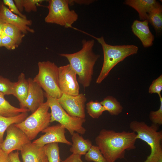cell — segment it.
<instances>
[{
    "label": "cell",
    "mask_w": 162,
    "mask_h": 162,
    "mask_svg": "<svg viewBox=\"0 0 162 162\" xmlns=\"http://www.w3.org/2000/svg\"><path fill=\"white\" fill-rule=\"evenodd\" d=\"M100 102L106 111L112 115H118L122 111L123 107L120 103L112 96H107Z\"/></svg>",
    "instance_id": "7402d4cb"
},
{
    "label": "cell",
    "mask_w": 162,
    "mask_h": 162,
    "mask_svg": "<svg viewBox=\"0 0 162 162\" xmlns=\"http://www.w3.org/2000/svg\"><path fill=\"white\" fill-rule=\"evenodd\" d=\"M44 95L51 110L50 123L54 121L58 122L71 135L75 132L81 134H85L86 130L83 124L86 122L85 118L70 116L62 107L57 99L45 93Z\"/></svg>",
    "instance_id": "8992f818"
},
{
    "label": "cell",
    "mask_w": 162,
    "mask_h": 162,
    "mask_svg": "<svg viewBox=\"0 0 162 162\" xmlns=\"http://www.w3.org/2000/svg\"><path fill=\"white\" fill-rule=\"evenodd\" d=\"M82 162H83V161H82Z\"/></svg>",
    "instance_id": "74e56055"
},
{
    "label": "cell",
    "mask_w": 162,
    "mask_h": 162,
    "mask_svg": "<svg viewBox=\"0 0 162 162\" xmlns=\"http://www.w3.org/2000/svg\"><path fill=\"white\" fill-rule=\"evenodd\" d=\"M20 151L23 162H48L44 146L39 147L31 142Z\"/></svg>",
    "instance_id": "2e32d148"
},
{
    "label": "cell",
    "mask_w": 162,
    "mask_h": 162,
    "mask_svg": "<svg viewBox=\"0 0 162 162\" xmlns=\"http://www.w3.org/2000/svg\"><path fill=\"white\" fill-rule=\"evenodd\" d=\"M0 162H11L9 154L0 148Z\"/></svg>",
    "instance_id": "d590c367"
},
{
    "label": "cell",
    "mask_w": 162,
    "mask_h": 162,
    "mask_svg": "<svg viewBox=\"0 0 162 162\" xmlns=\"http://www.w3.org/2000/svg\"><path fill=\"white\" fill-rule=\"evenodd\" d=\"M6 130V137L0 144V148L8 154L15 150L21 151L26 145L31 142L26 134L14 124L11 125Z\"/></svg>",
    "instance_id": "9c48e42d"
},
{
    "label": "cell",
    "mask_w": 162,
    "mask_h": 162,
    "mask_svg": "<svg viewBox=\"0 0 162 162\" xmlns=\"http://www.w3.org/2000/svg\"><path fill=\"white\" fill-rule=\"evenodd\" d=\"M2 31L3 33L12 39L19 45L25 36L19 28L11 24L3 22Z\"/></svg>",
    "instance_id": "cb8c5ba5"
},
{
    "label": "cell",
    "mask_w": 162,
    "mask_h": 162,
    "mask_svg": "<svg viewBox=\"0 0 162 162\" xmlns=\"http://www.w3.org/2000/svg\"><path fill=\"white\" fill-rule=\"evenodd\" d=\"M3 4L7 6L10 10L13 13L24 18H27L26 16L22 14L18 9L14 1L13 0H3Z\"/></svg>",
    "instance_id": "d6a6232c"
},
{
    "label": "cell",
    "mask_w": 162,
    "mask_h": 162,
    "mask_svg": "<svg viewBox=\"0 0 162 162\" xmlns=\"http://www.w3.org/2000/svg\"><path fill=\"white\" fill-rule=\"evenodd\" d=\"M28 116V112H22L11 117H5L0 116V144L3 141L5 131L8 127L13 124L21 123Z\"/></svg>",
    "instance_id": "44dd1931"
},
{
    "label": "cell",
    "mask_w": 162,
    "mask_h": 162,
    "mask_svg": "<svg viewBox=\"0 0 162 162\" xmlns=\"http://www.w3.org/2000/svg\"><path fill=\"white\" fill-rule=\"evenodd\" d=\"M44 0H23L24 9L27 12H36L37 6Z\"/></svg>",
    "instance_id": "4dcf8cb0"
},
{
    "label": "cell",
    "mask_w": 162,
    "mask_h": 162,
    "mask_svg": "<svg viewBox=\"0 0 162 162\" xmlns=\"http://www.w3.org/2000/svg\"><path fill=\"white\" fill-rule=\"evenodd\" d=\"M147 20L152 26L156 34H160L162 30V6L152 11L148 14Z\"/></svg>",
    "instance_id": "603a6c76"
},
{
    "label": "cell",
    "mask_w": 162,
    "mask_h": 162,
    "mask_svg": "<svg viewBox=\"0 0 162 162\" xmlns=\"http://www.w3.org/2000/svg\"><path fill=\"white\" fill-rule=\"evenodd\" d=\"M147 20H134L131 26L132 31L141 42L144 47H149L153 44L154 36L150 31Z\"/></svg>",
    "instance_id": "9a60e30c"
},
{
    "label": "cell",
    "mask_w": 162,
    "mask_h": 162,
    "mask_svg": "<svg viewBox=\"0 0 162 162\" xmlns=\"http://www.w3.org/2000/svg\"><path fill=\"white\" fill-rule=\"evenodd\" d=\"M82 47L73 53L59 55L65 57L69 64L78 76V81L84 88L89 86L92 80L94 68L100 56L93 51L94 41L83 40Z\"/></svg>",
    "instance_id": "7a4b0ae2"
},
{
    "label": "cell",
    "mask_w": 162,
    "mask_h": 162,
    "mask_svg": "<svg viewBox=\"0 0 162 162\" xmlns=\"http://www.w3.org/2000/svg\"><path fill=\"white\" fill-rule=\"evenodd\" d=\"M49 108L48 103L44 102L22 122L14 124L31 141L36 137L39 133L49 126L51 120Z\"/></svg>",
    "instance_id": "52a82bcc"
},
{
    "label": "cell",
    "mask_w": 162,
    "mask_h": 162,
    "mask_svg": "<svg viewBox=\"0 0 162 162\" xmlns=\"http://www.w3.org/2000/svg\"><path fill=\"white\" fill-rule=\"evenodd\" d=\"M19 152L17 151L15 152H12L9 154L11 162H21L20 159Z\"/></svg>",
    "instance_id": "e575fe53"
},
{
    "label": "cell",
    "mask_w": 162,
    "mask_h": 162,
    "mask_svg": "<svg viewBox=\"0 0 162 162\" xmlns=\"http://www.w3.org/2000/svg\"><path fill=\"white\" fill-rule=\"evenodd\" d=\"M48 162H61L59 148L57 143H51L44 146Z\"/></svg>",
    "instance_id": "d4e9b609"
},
{
    "label": "cell",
    "mask_w": 162,
    "mask_h": 162,
    "mask_svg": "<svg viewBox=\"0 0 162 162\" xmlns=\"http://www.w3.org/2000/svg\"><path fill=\"white\" fill-rule=\"evenodd\" d=\"M1 37L2 46L4 47L8 50H14L19 45L15 41L3 32Z\"/></svg>",
    "instance_id": "1f68e13d"
},
{
    "label": "cell",
    "mask_w": 162,
    "mask_h": 162,
    "mask_svg": "<svg viewBox=\"0 0 162 162\" xmlns=\"http://www.w3.org/2000/svg\"><path fill=\"white\" fill-rule=\"evenodd\" d=\"M124 3L135 9L142 21L147 20L148 14L152 11L161 6L155 0H126Z\"/></svg>",
    "instance_id": "e0dca14e"
},
{
    "label": "cell",
    "mask_w": 162,
    "mask_h": 162,
    "mask_svg": "<svg viewBox=\"0 0 162 162\" xmlns=\"http://www.w3.org/2000/svg\"><path fill=\"white\" fill-rule=\"evenodd\" d=\"M29 89L28 79L25 74L21 73L18 77L17 81L14 82L12 94L18 100L20 108H21L27 96Z\"/></svg>",
    "instance_id": "ac0fdd59"
},
{
    "label": "cell",
    "mask_w": 162,
    "mask_h": 162,
    "mask_svg": "<svg viewBox=\"0 0 162 162\" xmlns=\"http://www.w3.org/2000/svg\"><path fill=\"white\" fill-rule=\"evenodd\" d=\"M130 128L136 134V139L146 142L151 148V153L143 162H162V131L159 126H148L144 122L134 121L130 124Z\"/></svg>",
    "instance_id": "277c9868"
},
{
    "label": "cell",
    "mask_w": 162,
    "mask_h": 162,
    "mask_svg": "<svg viewBox=\"0 0 162 162\" xmlns=\"http://www.w3.org/2000/svg\"><path fill=\"white\" fill-rule=\"evenodd\" d=\"M63 108L70 116L85 118V104L87 98L83 94L76 96L63 93L57 99Z\"/></svg>",
    "instance_id": "8fae6325"
},
{
    "label": "cell",
    "mask_w": 162,
    "mask_h": 162,
    "mask_svg": "<svg viewBox=\"0 0 162 162\" xmlns=\"http://www.w3.org/2000/svg\"><path fill=\"white\" fill-rule=\"evenodd\" d=\"M0 20L15 26L25 34L28 32H34V30L29 26L32 24L31 20L13 13L2 3L0 4Z\"/></svg>",
    "instance_id": "5bb4252c"
},
{
    "label": "cell",
    "mask_w": 162,
    "mask_h": 162,
    "mask_svg": "<svg viewBox=\"0 0 162 162\" xmlns=\"http://www.w3.org/2000/svg\"><path fill=\"white\" fill-rule=\"evenodd\" d=\"M85 159L88 162H107L97 146H91L85 155Z\"/></svg>",
    "instance_id": "4316f807"
},
{
    "label": "cell",
    "mask_w": 162,
    "mask_h": 162,
    "mask_svg": "<svg viewBox=\"0 0 162 162\" xmlns=\"http://www.w3.org/2000/svg\"><path fill=\"white\" fill-rule=\"evenodd\" d=\"M5 95L0 92V116L11 117L22 112L29 111L26 109L17 108L11 105L4 98Z\"/></svg>",
    "instance_id": "ffe728a7"
},
{
    "label": "cell",
    "mask_w": 162,
    "mask_h": 162,
    "mask_svg": "<svg viewBox=\"0 0 162 162\" xmlns=\"http://www.w3.org/2000/svg\"><path fill=\"white\" fill-rule=\"evenodd\" d=\"M28 80L29 84L28 92L21 108L27 109L32 113L44 103L45 93L32 79L29 78Z\"/></svg>",
    "instance_id": "4fadbf2b"
},
{
    "label": "cell",
    "mask_w": 162,
    "mask_h": 162,
    "mask_svg": "<svg viewBox=\"0 0 162 162\" xmlns=\"http://www.w3.org/2000/svg\"><path fill=\"white\" fill-rule=\"evenodd\" d=\"M136 134L133 131L102 129L95 140L107 162H116L124 158L126 150L136 148Z\"/></svg>",
    "instance_id": "6da1fadb"
},
{
    "label": "cell",
    "mask_w": 162,
    "mask_h": 162,
    "mask_svg": "<svg viewBox=\"0 0 162 162\" xmlns=\"http://www.w3.org/2000/svg\"><path fill=\"white\" fill-rule=\"evenodd\" d=\"M71 136L72 143L70 151L72 154L85 155L92 145V141L88 139H85L76 132Z\"/></svg>",
    "instance_id": "d6986e66"
},
{
    "label": "cell",
    "mask_w": 162,
    "mask_h": 162,
    "mask_svg": "<svg viewBox=\"0 0 162 162\" xmlns=\"http://www.w3.org/2000/svg\"><path fill=\"white\" fill-rule=\"evenodd\" d=\"M87 113L94 118H98L101 116L105 110L100 102L90 101L86 104Z\"/></svg>",
    "instance_id": "484cf974"
},
{
    "label": "cell",
    "mask_w": 162,
    "mask_h": 162,
    "mask_svg": "<svg viewBox=\"0 0 162 162\" xmlns=\"http://www.w3.org/2000/svg\"><path fill=\"white\" fill-rule=\"evenodd\" d=\"M14 2L19 10L21 12L24 9L23 0H14Z\"/></svg>",
    "instance_id": "8d00e7d4"
},
{
    "label": "cell",
    "mask_w": 162,
    "mask_h": 162,
    "mask_svg": "<svg viewBox=\"0 0 162 162\" xmlns=\"http://www.w3.org/2000/svg\"><path fill=\"white\" fill-rule=\"evenodd\" d=\"M48 2L49 12L45 18V22L56 24L65 28L72 27L78 16L74 10L70 9V1L50 0Z\"/></svg>",
    "instance_id": "ba28073f"
},
{
    "label": "cell",
    "mask_w": 162,
    "mask_h": 162,
    "mask_svg": "<svg viewBox=\"0 0 162 162\" xmlns=\"http://www.w3.org/2000/svg\"><path fill=\"white\" fill-rule=\"evenodd\" d=\"M76 75L69 64L59 67L58 84L63 93L73 96L79 94Z\"/></svg>",
    "instance_id": "30bf717a"
},
{
    "label": "cell",
    "mask_w": 162,
    "mask_h": 162,
    "mask_svg": "<svg viewBox=\"0 0 162 162\" xmlns=\"http://www.w3.org/2000/svg\"><path fill=\"white\" fill-rule=\"evenodd\" d=\"M162 90V75L154 80L150 85L148 89V92L150 94L157 93L159 97L161 96V92Z\"/></svg>",
    "instance_id": "f546056e"
},
{
    "label": "cell",
    "mask_w": 162,
    "mask_h": 162,
    "mask_svg": "<svg viewBox=\"0 0 162 162\" xmlns=\"http://www.w3.org/2000/svg\"><path fill=\"white\" fill-rule=\"evenodd\" d=\"M14 82L0 76V92L5 95H12Z\"/></svg>",
    "instance_id": "83f0119b"
},
{
    "label": "cell",
    "mask_w": 162,
    "mask_h": 162,
    "mask_svg": "<svg viewBox=\"0 0 162 162\" xmlns=\"http://www.w3.org/2000/svg\"><path fill=\"white\" fill-rule=\"evenodd\" d=\"M65 129L59 124L49 126L41 132L44 134L32 143L39 147H43L47 144L53 143H61L71 146L72 143L65 137Z\"/></svg>",
    "instance_id": "7c38bea8"
},
{
    "label": "cell",
    "mask_w": 162,
    "mask_h": 162,
    "mask_svg": "<svg viewBox=\"0 0 162 162\" xmlns=\"http://www.w3.org/2000/svg\"><path fill=\"white\" fill-rule=\"evenodd\" d=\"M93 37L101 45L104 54L102 67L96 81L97 83L100 84L118 64L127 57L136 54L138 47L133 45H112L107 44L103 37Z\"/></svg>",
    "instance_id": "3957f363"
},
{
    "label": "cell",
    "mask_w": 162,
    "mask_h": 162,
    "mask_svg": "<svg viewBox=\"0 0 162 162\" xmlns=\"http://www.w3.org/2000/svg\"><path fill=\"white\" fill-rule=\"evenodd\" d=\"M160 104L159 109L156 111H151L149 114V118L152 124L160 126L162 124V97H159Z\"/></svg>",
    "instance_id": "f1b7e54d"
},
{
    "label": "cell",
    "mask_w": 162,
    "mask_h": 162,
    "mask_svg": "<svg viewBox=\"0 0 162 162\" xmlns=\"http://www.w3.org/2000/svg\"><path fill=\"white\" fill-rule=\"evenodd\" d=\"M38 72L33 80L48 95L57 99L63 93L58 84L59 67L50 61L39 62Z\"/></svg>",
    "instance_id": "5b68a950"
},
{
    "label": "cell",
    "mask_w": 162,
    "mask_h": 162,
    "mask_svg": "<svg viewBox=\"0 0 162 162\" xmlns=\"http://www.w3.org/2000/svg\"><path fill=\"white\" fill-rule=\"evenodd\" d=\"M81 155L72 154L61 162H82Z\"/></svg>",
    "instance_id": "836d02e7"
}]
</instances>
